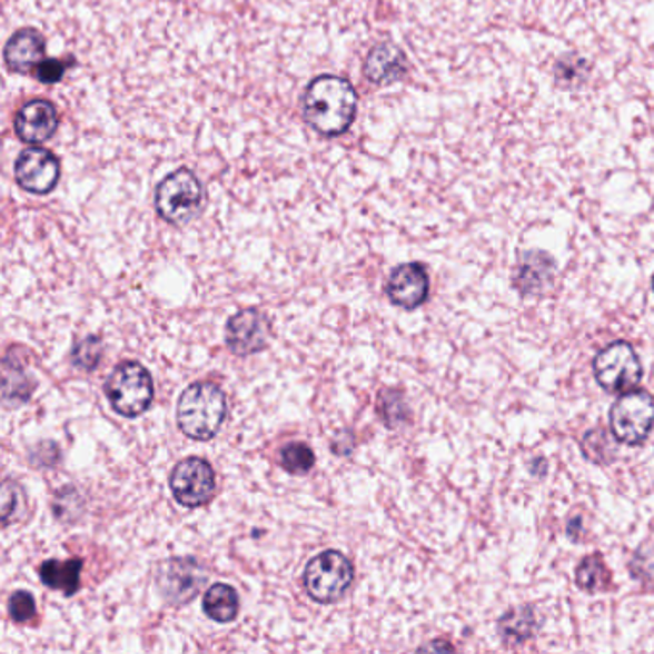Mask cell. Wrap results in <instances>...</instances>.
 Returning a JSON list of instances; mask_svg holds the SVG:
<instances>
[{"label":"cell","instance_id":"7","mask_svg":"<svg viewBox=\"0 0 654 654\" xmlns=\"http://www.w3.org/2000/svg\"><path fill=\"white\" fill-rule=\"evenodd\" d=\"M608 420L616 442L640 446L653 430L654 399L645 390L624 392L614 402Z\"/></svg>","mask_w":654,"mask_h":654},{"label":"cell","instance_id":"26","mask_svg":"<svg viewBox=\"0 0 654 654\" xmlns=\"http://www.w3.org/2000/svg\"><path fill=\"white\" fill-rule=\"evenodd\" d=\"M399 405H404V399L397 392H383L378 397V412L388 426H396L399 420H404V409H399V412L396 409Z\"/></svg>","mask_w":654,"mask_h":654},{"label":"cell","instance_id":"17","mask_svg":"<svg viewBox=\"0 0 654 654\" xmlns=\"http://www.w3.org/2000/svg\"><path fill=\"white\" fill-rule=\"evenodd\" d=\"M81 561L79 558H70V561H47L41 566L42 584L54 589V592H62L63 595L71 597L77 593L79 585H81Z\"/></svg>","mask_w":654,"mask_h":654},{"label":"cell","instance_id":"29","mask_svg":"<svg viewBox=\"0 0 654 654\" xmlns=\"http://www.w3.org/2000/svg\"><path fill=\"white\" fill-rule=\"evenodd\" d=\"M653 290H654V277H653Z\"/></svg>","mask_w":654,"mask_h":654},{"label":"cell","instance_id":"13","mask_svg":"<svg viewBox=\"0 0 654 654\" xmlns=\"http://www.w3.org/2000/svg\"><path fill=\"white\" fill-rule=\"evenodd\" d=\"M47 60V39L37 29H20L4 47V63L10 71L29 76Z\"/></svg>","mask_w":654,"mask_h":654},{"label":"cell","instance_id":"11","mask_svg":"<svg viewBox=\"0 0 654 654\" xmlns=\"http://www.w3.org/2000/svg\"><path fill=\"white\" fill-rule=\"evenodd\" d=\"M269 320L258 309H244L227 323V346L237 356L258 354L269 340Z\"/></svg>","mask_w":654,"mask_h":654},{"label":"cell","instance_id":"1","mask_svg":"<svg viewBox=\"0 0 654 654\" xmlns=\"http://www.w3.org/2000/svg\"><path fill=\"white\" fill-rule=\"evenodd\" d=\"M357 97L354 85L340 76L315 77L301 98V113L307 126L323 137H340L348 132L357 118Z\"/></svg>","mask_w":654,"mask_h":654},{"label":"cell","instance_id":"23","mask_svg":"<svg viewBox=\"0 0 654 654\" xmlns=\"http://www.w3.org/2000/svg\"><path fill=\"white\" fill-rule=\"evenodd\" d=\"M630 572L635 579L647 587H654V545H643L635 551L634 558L630 563Z\"/></svg>","mask_w":654,"mask_h":654},{"label":"cell","instance_id":"12","mask_svg":"<svg viewBox=\"0 0 654 654\" xmlns=\"http://www.w3.org/2000/svg\"><path fill=\"white\" fill-rule=\"evenodd\" d=\"M430 293L428 272L420 264H404L392 271L386 283V296L392 304L404 309H417Z\"/></svg>","mask_w":654,"mask_h":654},{"label":"cell","instance_id":"10","mask_svg":"<svg viewBox=\"0 0 654 654\" xmlns=\"http://www.w3.org/2000/svg\"><path fill=\"white\" fill-rule=\"evenodd\" d=\"M60 127V113L57 106L44 98L31 100L21 106L14 118L16 137L29 147H39L52 139Z\"/></svg>","mask_w":654,"mask_h":654},{"label":"cell","instance_id":"20","mask_svg":"<svg viewBox=\"0 0 654 654\" xmlns=\"http://www.w3.org/2000/svg\"><path fill=\"white\" fill-rule=\"evenodd\" d=\"M574 579L579 589L587 593L605 592L611 585V571L606 568L605 561L598 555H589L576 566Z\"/></svg>","mask_w":654,"mask_h":654},{"label":"cell","instance_id":"3","mask_svg":"<svg viewBox=\"0 0 654 654\" xmlns=\"http://www.w3.org/2000/svg\"><path fill=\"white\" fill-rule=\"evenodd\" d=\"M153 202L164 221L171 225L188 224L202 209V182L195 171L177 169L158 185Z\"/></svg>","mask_w":654,"mask_h":654},{"label":"cell","instance_id":"2","mask_svg":"<svg viewBox=\"0 0 654 654\" xmlns=\"http://www.w3.org/2000/svg\"><path fill=\"white\" fill-rule=\"evenodd\" d=\"M227 417V397L214 383H195L182 392L177 423L185 436L200 442L214 438Z\"/></svg>","mask_w":654,"mask_h":654},{"label":"cell","instance_id":"4","mask_svg":"<svg viewBox=\"0 0 654 654\" xmlns=\"http://www.w3.org/2000/svg\"><path fill=\"white\" fill-rule=\"evenodd\" d=\"M105 390L113 412L121 417H139L152 404V376L140 363H121L108 378Z\"/></svg>","mask_w":654,"mask_h":654},{"label":"cell","instance_id":"25","mask_svg":"<svg viewBox=\"0 0 654 654\" xmlns=\"http://www.w3.org/2000/svg\"><path fill=\"white\" fill-rule=\"evenodd\" d=\"M8 613L18 624H26L29 620L36 618V598L28 592H16L8 601Z\"/></svg>","mask_w":654,"mask_h":654},{"label":"cell","instance_id":"22","mask_svg":"<svg viewBox=\"0 0 654 654\" xmlns=\"http://www.w3.org/2000/svg\"><path fill=\"white\" fill-rule=\"evenodd\" d=\"M280 465L290 474H307L315 467V453L306 444H288L280 452Z\"/></svg>","mask_w":654,"mask_h":654},{"label":"cell","instance_id":"27","mask_svg":"<svg viewBox=\"0 0 654 654\" xmlns=\"http://www.w3.org/2000/svg\"><path fill=\"white\" fill-rule=\"evenodd\" d=\"M66 70H68V66H66L62 60L47 58L44 62L39 63V68H37L33 76H36L41 83L54 85L58 83V81H62V77L66 76Z\"/></svg>","mask_w":654,"mask_h":654},{"label":"cell","instance_id":"28","mask_svg":"<svg viewBox=\"0 0 654 654\" xmlns=\"http://www.w3.org/2000/svg\"><path fill=\"white\" fill-rule=\"evenodd\" d=\"M579 534H582V516H576V518H572L571 524H568V536L572 539H578Z\"/></svg>","mask_w":654,"mask_h":654},{"label":"cell","instance_id":"9","mask_svg":"<svg viewBox=\"0 0 654 654\" xmlns=\"http://www.w3.org/2000/svg\"><path fill=\"white\" fill-rule=\"evenodd\" d=\"M62 166L54 153L41 147H29L18 156L14 179L26 192L42 196L57 188Z\"/></svg>","mask_w":654,"mask_h":654},{"label":"cell","instance_id":"8","mask_svg":"<svg viewBox=\"0 0 654 654\" xmlns=\"http://www.w3.org/2000/svg\"><path fill=\"white\" fill-rule=\"evenodd\" d=\"M169 487L182 507H202L216 495V473L208 460L188 457L174 468Z\"/></svg>","mask_w":654,"mask_h":654},{"label":"cell","instance_id":"24","mask_svg":"<svg viewBox=\"0 0 654 654\" xmlns=\"http://www.w3.org/2000/svg\"><path fill=\"white\" fill-rule=\"evenodd\" d=\"M100 357H102V341L95 338V336H89L83 341H79L76 349H73V363L85 370L97 369Z\"/></svg>","mask_w":654,"mask_h":654},{"label":"cell","instance_id":"16","mask_svg":"<svg viewBox=\"0 0 654 654\" xmlns=\"http://www.w3.org/2000/svg\"><path fill=\"white\" fill-rule=\"evenodd\" d=\"M555 271H557V264L549 254L529 251L516 267L513 286L524 296L543 293L551 285Z\"/></svg>","mask_w":654,"mask_h":654},{"label":"cell","instance_id":"18","mask_svg":"<svg viewBox=\"0 0 654 654\" xmlns=\"http://www.w3.org/2000/svg\"><path fill=\"white\" fill-rule=\"evenodd\" d=\"M240 611L237 592L227 584H216L204 595V613L219 624H230Z\"/></svg>","mask_w":654,"mask_h":654},{"label":"cell","instance_id":"15","mask_svg":"<svg viewBox=\"0 0 654 654\" xmlns=\"http://www.w3.org/2000/svg\"><path fill=\"white\" fill-rule=\"evenodd\" d=\"M407 70H409L407 57L390 42L376 44L363 63V76L375 85L397 83L399 79H404Z\"/></svg>","mask_w":654,"mask_h":654},{"label":"cell","instance_id":"6","mask_svg":"<svg viewBox=\"0 0 654 654\" xmlns=\"http://www.w3.org/2000/svg\"><path fill=\"white\" fill-rule=\"evenodd\" d=\"M593 375L598 386L611 394L634 390L643 378V365L632 344H608L593 359Z\"/></svg>","mask_w":654,"mask_h":654},{"label":"cell","instance_id":"14","mask_svg":"<svg viewBox=\"0 0 654 654\" xmlns=\"http://www.w3.org/2000/svg\"><path fill=\"white\" fill-rule=\"evenodd\" d=\"M206 578L200 564L192 558H175L161 566L160 585L166 597L175 603H187L202 587Z\"/></svg>","mask_w":654,"mask_h":654},{"label":"cell","instance_id":"19","mask_svg":"<svg viewBox=\"0 0 654 654\" xmlns=\"http://www.w3.org/2000/svg\"><path fill=\"white\" fill-rule=\"evenodd\" d=\"M536 626L534 611L529 606H521V608H513L507 614H503L497 632L507 645H523L526 641L532 640Z\"/></svg>","mask_w":654,"mask_h":654},{"label":"cell","instance_id":"21","mask_svg":"<svg viewBox=\"0 0 654 654\" xmlns=\"http://www.w3.org/2000/svg\"><path fill=\"white\" fill-rule=\"evenodd\" d=\"M582 452H584L585 459L598 463V465H606L613 463L616 457V446H614L611 434L605 428H595L585 434L582 439Z\"/></svg>","mask_w":654,"mask_h":654},{"label":"cell","instance_id":"5","mask_svg":"<svg viewBox=\"0 0 654 654\" xmlns=\"http://www.w3.org/2000/svg\"><path fill=\"white\" fill-rule=\"evenodd\" d=\"M351 584L354 566L340 551L320 553L307 563L304 571V587L307 595L323 605H330L344 597V593L348 592Z\"/></svg>","mask_w":654,"mask_h":654}]
</instances>
